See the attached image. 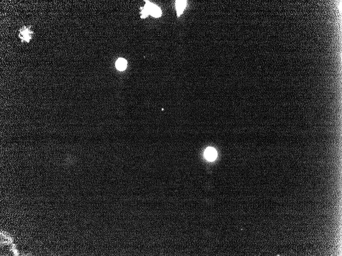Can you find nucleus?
Here are the masks:
<instances>
[{
	"label": "nucleus",
	"mask_w": 342,
	"mask_h": 256,
	"mask_svg": "<svg viewBox=\"0 0 342 256\" xmlns=\"http://www.w3.org/2000/svg\"><path fill=\"white\" fill-rule=\"evenodd\" d=\"M142 14L143 17H146L148 14H151L153 17H158L161 16V11L156 5L147 1L144 10L142 11Z\"/></svg>",
	"instance_id": "nucleus-1"
},
{
	"label": "nucleus",
	"mask_w": 342,
	"mask_h": 256,
	"mask_svg": "<svg viewBox=\"0 0 342 256\" xmlns=\"http://www.w3.org/2000/svg\"><path fill=\"white\" fill-rule=\"evenodd\" d=\"M127 66V62L125 59H120L116 62V67L120 71L125 70Z\"/></svg>",
	"instance_id": "nucleus-4"
},
{
	"label": "nucleus",
	"mask_w": 342,
	"mask_h": 256,
	"mask_svg": "<svg viewBox=\"0 0 342 256\" xmlns=\"http://www.w3.org/2000/svg\"><path fill=\"white\" fill-rule=\"evenodd\" d=\"M187 5V1H176V7L177 10V15L179 17L183 13Z\"/></svg>",
	"instance_id": "nucleus-3"
},
{
	"label": "nucleus",
	"mask_w": 342,
	"mask_h": 256,
	"mask_svg": "<svg viewBox=\"0 0 342 256\" xmlns=\"http://www.w3.org/2000/svg\"><path fill=\"white\" fill-rule=\"evenodd\" d=\"M30 31L28 29H26L23 30V31H22L20 33V36L21 37L22 39L26 41H28L29 39H31V36H30Z\"/></svg>",
	"instance_id": "nucleus-5"
},
{
	"label": "nucleus",
	"mask_w": 342,
	"mask_h": 256,
	"mask_svg": "<svg viewBox=\"0 0 342 256\" xmlns=\"http://www.w3.org/2000/svg\"><path fill=\"white\" fill-rule=\"evenodd\" d=\"M204 157L208 161H214L217 158V151L214 148L212 147L207 148L204 152Z\"/></svg>",
	"instance_id": "nucleus-2"
}]
</instances>
